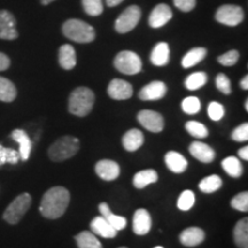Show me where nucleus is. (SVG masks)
I'll return each mask as SVG.
<instances>
[{
    "instance_id": "obj_1",
    "label": "nucleus",
    "mask_w": 248,
    "mask_h": 248,
    "mask_svg": "<svg viewBox=\"0 0 248 248\" xmlns=\"http://www.w3.org/2000/svg\"><path fill=\"white\" fill-rule=\"evenodd\" d=\"M69 202V191L63 186H54L43 195L39 212L45 218L57 219L66 213Z\"/></svg>"
},
{
    "instance_id": "obj_2",
    "label": "nucleus",
    "mask_w": 248,
    "mask_h": 248,
    "mask_svg": "<svg viewBox=\"0 0 248 248\" xmlns=\"http://www.w3.org/2000/svg\"><path fill=\"white\" fill-rule=\"evenodd\" d=\"M94 100L95 97L92 90L80 86L71 92L68 101V109L73 115L79 117L86 116L91 113Z\"/></svg>"
},
{
    "instance_id": "obj_3",
    "label": "nucleus",
    "mask_w": 248,
    "mask_h": 248,
    "mask_svg": "<svg viewBox=\"0 0 248 248\" xmlns=\"http://www.w3.org/2000/svg\"><path fill=\"white\" fill-rule=\"evenodd\" d=\"M62 32L70 40L76 43H91L95 38L94 28L78 18H70L62 26Z\"/></svg>"
},
{
    "instance_id": "obj_4",
    "label": "nucleus",
    "mask_w": 248,
    "mask_h": 248,
    "mask_svg": "<svg viewBox=\"0 0 248 248\" xmlns=\"http://www.w3.org/2000/svg\"><path fill=\"white\" fill-rule=\"evenodd\" d=\"M79 150V140L73 136H64L48 148V157L54 162H62L73 157Z\"/></svg>"
},
{
    "instance_id": "obj_5",
    "label": "nucleus",
    "mask_w": 248,
    "mask_h": 248,
    "mask_svg": "<svg viewBox=\"0 0 248 248\" xmlns=\"http://www.w3.org/2000/svg\"><path fill=\"white\" fill-rule=\"evenodd\" d=\"M31 206V195L29 193H22L17 195L15 199L9 203L2 215V218L9 224H17Z\"/></svg>"
},
{
    "instance_id": "obj_6",
    "label": "nucleus",
    "mask_w": 248,
    "mask_h": 248,
    "mask_svg": "<svg viewBox=\"0 0 248 248\" xmlns=\"http://www.w3.org/2000/svg\"><path fill=\"white\" fill-rule=\"evenodd\" d=\"M114 66L120 73L125 75H136L140 73L142 63L138 54L131 51H122L115 57Z\"/></svg>"
},
{
    "instance_id": "obj_7",
    "label": "nucleus",
    "mask_w": 248,
    "mask_h": 248,
    "mask_svg": "<svg viewBox=\"0 0 248 248\" xmlns=\"http://www.w3.org/2000/svg\"><path fill=\"white\" fill-rule=\"evenodd\" d=\"M141 17V11L138 6H129L115 21V30L119 33H126L136 28Z\"/></svg>"
},
{
    "instance_id": "obj_8",
    "label": "nucleus",
    "mask_w": 248,
    "mask_h": 248,
    "mask_svg": "<svg viewBox=\"0 0 248 248\" xmlns=\"http://www.w3.org/2000/svg\"><path fill=\"white\" fill-rule=\"evenodd\" d=\"M215 18L217 22L229 27H235L244 20V11L237 5H223L217 9Z\"/></svg>"
},
{
    "instance_id": "obj_9",
    "label": "nucleus",
    "mask_w": 248,
    "mask_h": 248,
    "mask_svg": "<svg viewBox=\"0 0 248 248\" xmlns=\"http://www.w3.org/2000/svg\"><path fill=\"white\" fill-rule=\"evenodd\" d=\"M138 122L142 125V128H145L151 132H161L163 130L164 122L163 117L160 113L154 110H140L138 113Z\"/></svg>"
},
{
    "instance_id": "obj_10",
    "label": "nucleus",
    "mask_w": 248,
    "mask_h": 248,
    "mask_svg": "<svg viewBox=\"0 0 248 248\" xmlns=\"http://www.w3.org/2000/svg\"><path fill=\"white\" fill-rule=\"evenodd\" d=\"M18 37L16 30V20L11 12L0 9V38L14 40Z\"/></svg>"
},
{
    "instance_id": "obj_11",
    "label": "nucleus",
    "mask_w": 248,
    "mask_h": 248,
    "mask_svg": "<svg viewBox=\"0 0 248 248\" xmlns=\"http://www.w3.org/2000/svg\"><path fill=\"white\" fill-rule=\"evenodd\" d=\"M107 91L109 97L114 100H126L132 97L133 89L126 80L115 78L109 83Z\"/></svg>"
},
{
    "instance_id": "obj_12",
    "label": "nucleus",
    "mask_w": 248,
    "mask_h": 248,
    "mask_svg": "<svg viewBox=\"0 0 248 248\" xmlns=\"http://www.w3.org/2000/svg\"><path fill=\"white\" fill-rule=\"evenodd\" d=\"M167 93V85L160 80H154L145 85L139 92V98L144 101H154L162 99Z\"/></svg>"
},
{
    "instance_id": "obj_13",
    "label": "nucleus",
    "mask_w": 248,
    "mask_h": 248,
    "mask_svg": "<svg viewBox=\"0 0 248 248\" xmlns=\"http://www.w3.org/2000/svg\"><path fill=\"white\" fill-rule=\"evenodd\" d=\"M120 172V166L113 160H100L95 164V173L104 181H114L119 177Z\"/></svg>"
},
{
    "instance_id": "obj_14",
    "label": "nucleus",
    "mask_w": 248,
    "mask_h": 248,
    "mask_svg": "<svg viewBox=\"0 0 248 248\" xmlns=\"http://www.w3.org/2000/svg\"><path fill=\"white\" fill-rule=\"evenodd\" d=\"M172 12L168 5L160 4L155 7L152 13L150 14V18H148V23L152 28H161L166 26L167 23L171 20Z\"/></svg>"
},
{
    "instance_id": "obj_15",
    "label": "nucleus",
    "mask_w": 248,
    "mask_h": 248,
    "mask_svg": "<svg viewBox=\"0 0 248 248\" xmlns=\"http://www.w3.org/2000/svg\"><path fill=\"white\" fill-rule=\"evenodd\" d=\"M152 228V218L146 209L136 210L132 218V230L136 234L145 235L150 232Z\"/></svg>"
},
{
    "instance_id": "obj_16",
    "label": "nucleus",
    "mask_w": 248,
    "mask_h": 248,
    "mask_svg": "<svg viewBox=\"0 0 248 248\" xmlns=\"http://www.w3.org/2000/svg\"><path fill=\"white\" fill-rule=\"evenodd\" d=\"M191 155L203 163H210L215 159V151L209 145L201 141H193L188 147Z\"/></svg>"
},
{
    "instance_id": "obj_17",
    "label": "nucleus",
    "mask_w": 248,
    "mask_h": 248,
    "mask_svg": "<svg viewBox=\"0 0 248 248\" xmlns=\"http://www.w3.org/2000/svg\"><path fill=\"white\" fill-rule=\"evenodd\" d=\"M90 226H91L92 233L100 235L102 238L111 239V238H115L117 235V231L102 216L94 217Z\"/></svg>"
},
{
    "instance_id": "obj_18",
    "label": "nucleus",
    "mask_w": 248,
    "mask_h": 248,
    "mask_svg": "<svg viewBox=\"0 0 248 248\" xmlns=\"http://www.w3.org/2000/svg\"><path fill=\"white\" fill-rule=\"evenodd\" d=\"M11 137L13 138L18 144V146H20V148H18V153H20L21 160L27 161L29 159L31 148H32V142H31V139L29 136H28V133L24 131V130L16 129L12 132Z\"/></svg>"
},
{
    "instance_id": "obj_19",
    "label": "nucleus",
    "mask_w": 248,
    "mask_h": 248,
    "mask_svg": "<svg viewBox=\"0 0 248 248\" xmlns=\"http://www.w3.org/2000/svg\"><path fill=\"white\" fill-rule=\"evenodd\" d=\"M204 240V231L200 228H192L185 229L179 235V241L187 247H194L200 245Z\"/></svg>"
},
{
    "instance_id": "obj_20",
    "label": "nucleus",
    "mask_w": 248,
    "mask_h": 248,
    "mask_svg": "<svg viewBox=\"0 0 248 248\" xmlns=\"http://www.w3.org/2000/svg\"><path fill=\"white\" fill-rule=\"evenodd\" d=\"M123 147L129 152L139 150L144 144V133L138 129L129 130L122 138Z\"/></svg>"
},
{
    "instance_id": "obj_21",
    "label": "nucleus",
    "mask_w": 248,
    "mask_h": 248,
    "mask_svg": "<svg viewBox=\"0 0 248 248\" xmlns=\"http://www.w3.org/2000/svg\"><path fill=\"white\" fill-rule=\"evenodd\" d=\"M164 161H166L167 167L169 170H171L175 173H182L184 172L186 168H187V161L182 154L178 152L170 151L164 156Z\"/></svg>"
},
{
    "instance_id": "obj_22",
    "label": "nucleus",
    "mask_w": 248,
    "mask_h": 248,
    "mask_svg": "<svg viewBox=\"0 0 248 248\" xmlns=\"http://www.w3.org/2000/svg\"><path fill=\"white\" fill-rule=\"evenodd\" d=\"M99 212H100L101 216L104 217L109 224L115 229L116 231L123 230L126 226V218L123 216L115 215V214L111 213L109 206L106 202H102L99 204Z\"/></svg>"
},
{
    "instance_id": "obj_23",
    "label": "nucleus",
    "mask_w": 248,
    "mask_h": 248,
    "mask_svg": "<svg viewBox=\"0 0 248 248\" xmlns=\"http://www.w3.org/2000/svg\"><path fill=\"white\" fill-rule=\"evenodd\" d=\"M76 52L75 48L69 44L62 45L59 49V63L66 70L73 69L76 66Z\"/></svg>"
},
{
    "instance_id": "obj_24",
    "label": "nucleus",
    "mask_w": 248,
    "mask_h": 248,
    "mask_svg": "<svg viewBox=\"0 0 248 248\" xmlns=\"http://www.w3.org/2000/svg\"><path fill=\"white\" fill-rule=\"evenodd\" d=\"M170 49L167 43H159L154 46L151 53V62L156 67H163L169 62Z\"/></svg>"
},
{
    "instance_id": "obj_25",
    "label": "nucleus",
    "mask_w": 248,
    "mask_h": 248,
    "mask_svg": "<svg viewBox=\"0 0 248 248\" xmlns=\"http://www.w3.org/2000/svg\"><path fill=\"white\" fill-rule=\"evenodd\" d=\"M157 179H159V175L155 170L146 169L136 173L132 179V183L133 186H136L137 188H145L147 185L156 183Z\"/></svg>"
},
{
    "instance_id": "obj_26",
    "label": "nucleus",
    "mask_w": 248,
    "mask_h": 248,
    "mask_svg": "<svg viewBox=\"0 0 248 248\" xmlns=\"http://www.w3.org/2000/svg\"><path fill=\"white\" fill-rule=\"evenodd\" d=\"M234 243L239 248H248V218L240 219L233 230Z\"/></svg>"
},
{
    "instance_id": "obj_27",
    "label": "nucleus",
    "mask_w": 248,
    "mask_h": 248,
    "mask_svg": "<svg viewBox=\"0 0 248 248\" xmlns=\"http://www.w3.org/2000/svg\"><path fill=\"white\" fill-rule=\"evenodd\" d=\"M207 49L204 47H194L184 55L182 60L183 68H191L198 64L206 58Z\"/></svg>"
},
{
    "instance_id": "obj_28",
    "label": "nucleus",
    "mask_w": 248,
    "mask_h": 248,
    "mask_svg": "<svg viewBox=\"0 0 248 248\" xmlns=\"http://www.w3.org/2000/svg\"><path fill=\"white\" fill-rule=\"evenodd\" d=\"M16 88L11 80L0 76V101L12 102L16 98Z\"/></svg>"
},
{
    "instance_id": "obj_29",
    "label": "nucleus",
    "mask_w": 248,
    "mask_h": 248,
    "mask_svg": "<svg viewBox=\"0 0 248 248\" xmlns=\"http://www.w3.org/2000/svg\"><path fill=\"white\" fill-rule=\"evenodd\" d=\"M222 167L230 177L239 178L243 175V164L235 156H229L223 160Z\"/></svg>"
},
{
    "instance_id": "obj_30",
    "label": "nucleus",
    "mask_w": 248,
    "mask_h": 248,
    "mask_svg": "<svg viewBox=\"0 0 248 248\" xmlns=\"http://www.w3.org/2000/svg\"><path fill=\"white\" fill-rule=\"evenodd\" d=\"M78 248H102V245L94 233L83 231L75 237Z\"/></svg>"
},
{
    "instance_id": "obj_31",
    "label": "nucleus",
    "mask_w": 248,
    "mask_h": 248,
    "mask_svg": "<svg viewBox=\"0 0 248 248\" xmlns=\"http://www.w3.org/2000/svg\"><path fill=\"white\" fill-rule=\"evenodd\" d=\"M222 179L219 176L212 175L208 177H204L202 181L199 183V188L203 193H214L217 190L222 187Z\"/></svg>"
},
{
    "instance_id": "obj_32",
    "label": "nucleus",
    "mask_w": 248,
    "mask_h": 248,
    "mask_svg": "<svg viewBox=\"0 0 248 248\" xmlns=\"http://www.w3.org/2000/svg\"><path fill=\"white\" fill-rule=\"evenodd\" d=\"M207 80H208L207 74L203 71H198V73H193L190 76H187V78L185 79V86L190 91H195V90L202 88L207 83Z\"/></svg>"
},
{
    "instance_id": "obj_33",
    "label": "nucleus",
    "mask_w": 248,
    "mask_h": 248,
    "mask_svg": "<svg viewBox=\"0 0 248 248\" xmlns=\"http://www.w3.org/2000/svg\"><path fill=\"white\" fill-rule=\"evenodd\" d=\"M185 129L191 136H193L194 138L198 139L207 138L209 135L208 129L202 123L197 122V121H188V122H186Z\"/></svg>"
},
{
    "instance_id": "obj_34",
    "label": "nucleus",
    "mask_w": 248,
    "mask_h": 248,
    "mask_svg": "<svg viewBox=\"0 0 248 248\" xmlns=\"http://www.w3.org/2000/svg\"><path fill=\"white\" fill-rule=\"evenodd\" d=\"M20 160L21 157L18 151L13 150V148L4 147L0 144V167L4 166L5 163L16 164Z\"/></svg>"
},
{
    "instance_id": "obj_35",
    "label": "nucleus",
    "mask_w": 248,
    "mask_h": 248,
    "mask_svg": "<svg viewBox=\"0 0 248 248\" xmlns=\"http://www.w3.org/2000/svg\"><path fill=\"white\" fill-rule=\"evenodd\" d=\"M82 4L85 13L91 16H98L104 12L102 0H82Z\"/></svg>"
},
{
    "instance_id": "obj_36",
    "label": "nucleus",
    "mask_w": 248,
    "mask_h": 248,
    "mask_svg": "<svg viewBox=\"0 0 248 248\" xmlns=\"http://www.w3.org/2000/svg\"><path fill=\"white\" fill-rule=\"evenodd\" d=\"M195 202V195L192 191L186 190L179 195L178 201H177V207L178 209L183 210V212H187L190 210Z\"/></svg>"
},
{
    "instance_id": "obj_37",
    "label": "nucleus",
    "mask_w": 248,
    "mask_h": 248,
    "mask_svg": "<svg viewBox=\"0 0 248 248\" xmlns=\"http://www.w3.org/2000/svg\"><path fill=\"white\" fill-rule=\"evenodd\" d=\"M200 108V100L197 97H187L182 102L183 111H184L185 114H188V115H194V114L199 113Z\"/></svg>"
},
{
    "instance_id": "obj_38",
    "label": "nucleus",
    "mask_w": 248,
    "mask_h": 248,
    "mask_svg": "<svg viewBox=\"0 0 248 248\" xmlns=\"http://www.w3.org/2000/svg\"><path fill=\"white\" fill-rule=\"evenodd\" d=\"M231 207L235 210L246 213L248 210V193L241 192V193L234 195L231 200Z\"/></svg>"
},
{
    "instance_id": "obj_39",
    "label": "nucleus",
    "mask_w": 248,
    "mask_h": 248,
    "mask_svg": "<svg viewBox=\"0 0 248 248\" xmlns=\"http://www.w3.org/2000/svg\"><path fill=\"white\" fill-rule=\"evenodd\" d=\"M238 60H239V52L235 51V49L226 52L225 54L219 55L218 59H217V61H218L219 63L226 67L234 66V64L238 62Z\"/></svg>"
},
{
    "instance_id": "obj_40",
    "label": "nucleus",
    "mask_w": 248,
    "mask_h": 248,
    "mask_svg": "<svg viewBox=\"0 0 248 248\" xmlns=\"http://www.w3.org/2000/svg\"><path fill=\"white\" fill-rule=\"evenodd\" d=\"M224 107L223 105L219 104V102L216 101H212L208 106V115L210 117V120L213 121H219L223 119L224 116Z\"/></svg>"
},
{
    "instance_id": "obj_41",
    "label": "nucleus",
    "mask_w": 248,
    "mask_h": 248,
    "mask_svg": "<svg viewBox=\"0 0 248 248\" xmlns=\"http://www.w3.org/2000/svg\"><path fill=\"white\" fill-rule=\"evenodd\" d=\"M216 88L219 90L224 94H230L231 93V82L229 79V77L225 74H218L215 79Z\"/></svg>"
},
{
    "instance_id": "obj_42",
    "label": "nucleus",
    "mask_w": 248,
    "mask_h": 248,
    "mask_svg": "<svg viewBox=\"0 0 248 248\" xmlns=\"http://www.w3.org/2000/svg\"><path fill=\"white\" fill-rule=\"evenodd\" d=\"M231 138L235 141H247L248 140V123H243L239 126H237L233 131H232Z\"/></svg>"
},
{
    "instance_id": "obj_43",
    "label": "nucleus",
    "mask_w": 248,
    "mask_h": 248,
    "mask_svg": "<svg viewBox=\"0 0 248 248\" xmlns=\"http://www.w3.org/2000/svg\"><path fill=\"white\" fill-rule=\"evenodd\" d=\"M195 0H173V4L182 12H191L195 7Z\"/></svg>"
},
{
    "instance_id": "obj_44",
    "label": "nucleus",
    "mask_w": 248,
    "mask_h": 248,
    "mask_svg": "<svg viewBox=\"0 0 248 248\" xmlns=\"http://www.w3.org/2000/svg\"><path fill=\"white\" fill-rule=\"evenodd\" d=\"M9 66H11V60H9V58L6 54L0 52V71L7 70Z\"/></svg>"
},
{
    "instance_id": "obj_45",
    "label": "nucleus",
    "mask_w": 248,
    "mask_h": 248,
    "mask_svg": "<svg viewBox=\"0 0 248 248\" xmlns=\"http://www.w3.org/2000/svg\"><path fill=\"white\" fill-rule=\"evenodd\" d=\"M238 155L240 156V159L247 161L248 160V147L245 146L243 148H240L239 152H238Z\"/></svg>"
},
{
    "instance_id": "obj_46",
    "label": "nucleus",
    "mask_w": 248,
    "mask_h": 248,
    "mask_svg": "<svg viewBox=\"0 0 248 248\" xmlns=\"http://www.w3.org/2000/svg\"><path fill=\"white\" fill-rule=\"evenodd\" d=\"M122 1L123 0H106V4L107 6H109V7H115V6L120 5Z\"/></svg>"
},
{
    "instance_id": "obj_47",
    "label": "nucleus",
    "mask_w": 248,
    "mask_h": 248,
    "mask_svg": "<svg viewBox=\"0 0 248 248\" xmlns=\"http://www.w3.org/2000/svg\"><path fill=\"white\" fill-rule=\"evenodd\" d=\"M240 86H241V89H244V90L248 89V76H245L244 78L241 79Z\"/></svg>"
},
{
    "instance_id": "obj_48",
    "label": "nucleus",
    "mask_w": 248,
    "mask_h": 248,
    "mask_svg": "<svg viewBox=\"0 0 248 248\" xmlns=\"http://www.w3.org/2000/svg\"><path fill=\"white\" fill-rule=\"evenodd\" d=\"M53 1H55V0H40V2H42L43 5H48Z\"/></svg>"
},
{
    "instance_id": "obj_49",
    "label": "nucleus",
    "mask_w": 248,
    "mask_h": 248,
    "mask_svg": "<svg viewBox=\"0 0 248 248\" xmlns=\"http://www.w3.org/2000/svg\"><path fill=\"white\" fill-rule=\"evenodd\" d=\"M245 109L248 110V100L245 101Z\"/></svg>"
},
{
    "instance_id": "obj_50",
    "label": "nucleus",
    "mask_w": 248,
    "mask_h": 248,
    "mask_svg": "<svg viewBox=\"0 0 248 248\" xmlns=\"http://www.w3.org/2000/svg\"><path fill=\"white\" fill-rule=\"evenodd\" d=\"M154 248H163V247H161V246H156V247H154Z\"/></svg>"
},
{
    "instance_id": "obj_51",
    "label": "nucleus",
    "mask_w": 248,
    "mask_h": 248,
    "mask_svg": "<svg viewBox=\"0 0 248 248\" xmlns=\"http://www.w3.org/2000/svg\"><path fill=\"white\" fill-rule=\"evenodd\" d=\"M120 248H128V247H120Z\"/></svg>"
}]
</instances>
